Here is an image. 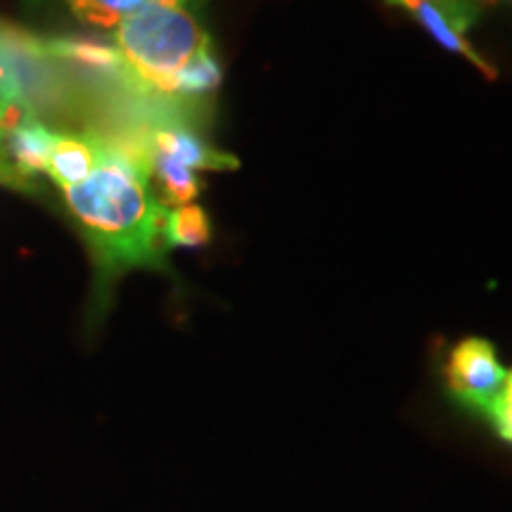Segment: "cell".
<instances>
[{
  "label": "cell",
  "mask_w": 512,
  "mask_h": 512,
  "mask_svg": "<svg viewBox=\"0 0 512 512\" xmlns=\"http://www.w3.org/2000/svg\"><path fill=\"white\" fill-rule=\"evenodd\" d=\"M489 422L505 441H512V373L508 375V382H505V389L496 403L494 413L489 415Z\"/></svg>",
  "instance_id": "9a60e30c"
},
{
  "label": "cell",
  "mask_w": 512,
  "mask_h": 512,
  "mask_svg": "<svg viewBox=\"0 0 512 512\" xmlns=\"http://www.w3.org/2000/svg\"><path fill=\"white\" fill-rule=\"evenodd\" d=\"M387 3L406 10L408 15H411L415 22H418L420 27L439 43L441 48L451 50V53L456 55H463L467 62L475 64L486 79H496L494 64L486 62L484 57L472 48V43L467 41L465 34H460L441 0H387Z\"/></svg>",
  "instance_id": "8992f818"
},
{
  "label": "cell",
  "mask_w": 512,
  "mask_h": 512,
  "mask_svg": "<svg viewBox=\"0 0 512 512\" xmlns=\"http://www.w3.org/2000/svg\"><path fill=\"white\" fill-rule=\"evenodd\" d=\"M0 185H10V188L15 190H29L27 185L19 181L15 171L10 169V164L5 162V155H3V145H0Z\"/></svg>",
  "instance_id": "2e32d148"
},
{
  "label": "cell",
  "mask_w": 512,
  "mask_h": 512,
  "mask_svg": "<svg viewBox=\"0 0 512 512\" xmlns=\"http://www.w3.org/2000/svg\"><path fill=\"white\" fill-rule=\"evenodd\" d=\"M114 48L140 86L174 95L178 74L211 48V38L185 8L145 3L114 29Z\"/></svg>",
  "instance_id": "7a4b0ae2"
},
{
  "label": "cell",
  "mask_w": 512,
  "mask_h": 512,
  "mask_svg": "<svg viewBox=\"0 0 512 512\" xmlns=\"http://www.w3.org/2000/svg\"><path fill=\"white\" fill-rule=\"evenodd\" d=\"M81 22L100 29H117L121 19L143 8L145 0H67Z\"/></svg>",
  "instance_id": "8fae6325"
},
{
  "label": "cell",
  "mask_w": 512,
  "mask_h": 512,
  "mask_svg": "<svg viewBox=\"0 0 512 512\" xmlns=\"http://www.w3.org/2000/svg\"><path fill=\"white\" fill-rule=\"evenodd\" d=\"M98 138L93 136H60L50 150L46 174L53 183L60 185L62 190L76 188L93 174L98 164Z\"/></svg>",
  "instance_id": "52a82bcc"
},
{
  "label": "cell",
  "mask_w": 512,
  "mask_h": 512,
  "mask_svg": "<svg viewBox=\"0 0 512 512\" xmlns=\"http://www.w3.org/2000/svg\"><path fill=\"white\" fill-rule=\"evenodd\" d=\"M505 3H510V5H512V0H505Z\"/></svg>",
  "instance_id": "d6986e66"
},
{
  "label": "cell",
  "mask_w": 512,
  "mask_h": 512,
  "mask_svg": "<svg viewBox=\"0 0 512 512\" xmlns=\"http://www.w3.org/2000/svg\"><path fill=\"white\" fill-rule=\"evenodd\" d=\"M145 155H155L171 159V162L188 166L192 171H233L238 169V157L228 155L219 147L209 145L197 133L185 126H162L152 133L147 145H143Z\"/></svg>",
  "instance_id": "5b68a950"
},
{
  "label": "cell",
  "mask_w": 512,
  "mask_h": 512,
  "mask_svg": "<svg viewBox=\"0 0 512 512\" xmlns=\"http://www.w3.org/2000/svg\"><path fill=\"white\" fill-rule=\"evenodd\" d=\"M19 110H27V107H24L22 95H19L17 76L15 69H12L8 46H5L3 27H0V126Z\"/></svg>",
  "instance_id": "4fadbf2b"
},
{
  "label": "cell",
  "mask_w": 512,
  "mask_h": 512,
  "mask_svg": "<svg viewBox=\"0 0 512 512\" xmlns=\"http://www.w3.org/2000/svg\"><path fill=\"white\" fill-rule=\"evenodd\" d=\"M145 3H157V5H178V8H185L188 0H145Z\"/></svg>",
  "instance_id": "e0dca14e"
},
{
  "label": "cell",
  "mask_w": 512,
  "mask_h": 512,
  "mask_svg": "<svg viewBox=\"0 0 512 512\" xmlns=\"http://www.w3.org/2000/svg\"><path fill=\"white\" fill-rule=\"evenodd\" d=\"M221 83V64L216 62L214 53L204 50L192 60L188 67L178 74L176 91L174 95H188V98H197V95L216 91Z\"/></svg>",
  "instance_id": "7c38bea8"
},
{
  "label": "cell",
  "mask_w": 512,
  "mask_h": 512,
  "mask_svg": "<svg viewBox=\"0 0 512 512\" xmlns=\"http://www.w3.org/2000/svg\"><path fill=\"white\" fill-rule=\"evenodd\" d=\"M46 53L53 60L72 62L76 67L91 69V72L107 76H124L128 74L124 60L114 46L88 41V38H57V41L43 43ZM131 76V74H128Z\"/></svg>",
  "instance_id": "ba28073f"
},
{
  "label": "cell",
  "mask_w": 512,
  "mask_h": 512,
  "mask_svg": "<svg viewBox=\"0 0 512 512\" xmlns=\"http://www.w3.org/2000/svg\"><path fill=\"white\" fill-rule=\"evenodd\" d=\"M211 240V221L200 204H183L169 209L164 219V245L174 247H204Z\"/></svg>",
  "instance_id": "30bf717a"
},
{
  "label": "cell",
  "mask_w": 512,
  "mask_h": 512,
  "mask_svg": "<svg viewBox=\"0 0 512 512\" xmlns=\"http://www.w3.org/2000/svg\"><path fill=\"white\" fill-rule=\"evenodd\" d=\"M57 140V133L36 117V112L19 110L0 126V145L5 162L19 181L34 188V178L46 174V164Z\"/></svg>",
  "instance_id": "277c9868"
},
{
  "label": "cell",
  "mask_w": 512,
  "mask_h": 512,
  "mask_svg": "<svg viewBox=\"0 0 512 512\" xmlns=\"http://www.w3.org/2000/svg\"><path fill=\"white\" fill-rule=\"evenodd\" d=\"M27 3H31V5H36V3H43V0H27Z\"/></svg>",
  "instance_id": "ac0fdd59"
},
{
  "label": "cell",
  "mask_w": 512,
  "mask_h": 512,
  "mask_svg": "<svg viewBox=\"0 0 512 512\" xmlns=\"http://www.w3.org/2000/svg\"><path fill=\"white\" fill-rule=\"evenodd\" d=\"M441 3H444V8L448 10V15H451L453 24H456L460 34H467V29L475 27L479 17H482L496 0H441Z\"/></svg>",
  "instance_id": "5bb4252c"
},
{
  "label": "cell",
  "mask_w": 512,
  "mask_h": 512,
  "mask_svg": "<svg viewBox=\"0 0 512 512\" xmlns=\"http://www.w3.org/2000/svg\"><path fill=\"white\" fill-rule=\"evenodd\" d=\"M147 166H150V178H155L159 185V202L164 207L174 204V207H183V204H192L197 200V195L202 192V178L197 176V171L188 169V166H181L171 159L145 155Z\"/></svg>",
  "instance_id": "9c48e42d"
},
{
  "label": "cell",
  "mask_w": 512,
  "mask_h": 512,
  "mask_svg": "<svg viewBox=\"0 0 512 512\" xmlns=\"http://www.w3.org/2000/svg\"><path fill=\"white\" fill-rule=\"evenodd\" d=\"M508 370L498 361L494 344L482 337L460 339L444 363V382L448 394L465 411L489 420L498 399H501Z\"/></svg>",
  "instance_id": "3957f363"
},
{
  "label": "cell",
  "mask_w": 512,
  "mask_h": 512,
  "mask_svg": "<svg viewBox=\"0 0 512 512\" xmlns=\"http://www.w3.org/2000/svg\"><path fill=\"white\" fill-rule=\"evenodd\" d=\"M98 150L93 174L62 192L93 254L95 304L102 306L124 273L166 268L164 219L169 207L152 190L143 145L131 150L98 138Z\"/></svg>",
  "instance_id": "6da1fadb"
}]
</instances>
